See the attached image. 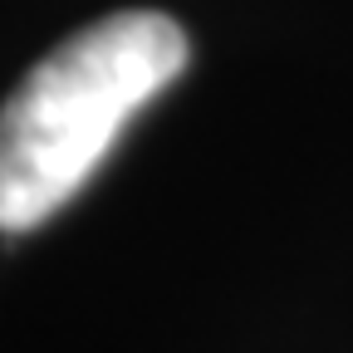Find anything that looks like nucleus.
I'll return each instance as SVG.
<instances>
[{"mask_svg": "<svg viewBox=\"0 0 353 353\" xmlns=\"http://www.w3.org/2000/svg\"><path fill=\"white\" fill-rule=\"evenodd\" d=\"M182 69L187 34L157 10L103 15L44 54L0 108V236H25L74 201Z\"/></svg>", "mask_w": 353, "mask_h": 353, "instance_id": "1", "label": "nucleus"}]
</instances>
